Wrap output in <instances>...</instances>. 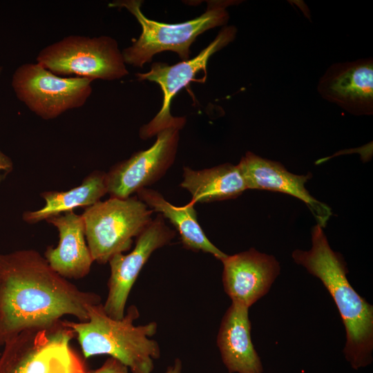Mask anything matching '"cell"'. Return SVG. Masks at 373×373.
I'll return each mask as SVG.
<instances>
[{"instance_id": "cell-1", "label": "cell", "mask_w": 373, "mask_h": 373, "mask_svg": "<svg viewBox=\"0 0 373 373\" xmlns=\"http://www.w3.org/2000/svg\"><path fill=\"white\" fill-rule=\"evenodd\" d=\"M99 294L79 289L37 251L0 254V345L20 332L53 326L66 315L88 319Z\"/></svg>"}, {"instance_id": "cell-2", "label": "cell", "mask_w": 373, "mask_h": 373, "mask_svg": "<svg viewBox=\"0 0 373 373\" xmlns=\"http://www.w3.org/2000/svg\"><path fill=\"white\" fill-rule=\"evenodd\" d=\"M312 248L292 252L294 262L323 283L333 298L346 330L343 353L352 367L371 364L373 350V307L352 287L342 256L334 251L318 224L312 229Z\"/></svg>"}, {"instance_id": "cell-3", "label": "cell", "mask_w": 373, "mask_h": 373, "mask_svg": "<svg viewBox=\"0 0 373 373\" xmlns=\"http://www.w3.org/2000/svg\"><path fill=\"white\" fill-rule=\"evenodd\" d=\"M139 316L137 307L131 305L122 318H113L101 303L88 307L86 321H63L77 336L85 358L107 354L121 361L132 373H153L154 361L161 353L158 343L151 338L157 324L151 321L135 325Z\"/></svg>"}, {"instance_id": "cell-4", "label": "cell", "mask_w": 373, "mask_h": 373, "mask_svg": "<svg viewBox=\"0 0 373 373\" xmlns=\"http://www.w3.org/2000/svg\"><path fill=\"white\" fill-rule=\"evenodd\" d=\"M233 2L209 1L206 11L200 16L178 23H161L146 17L141 10L142 1L140 0L111 3V7L128 10L142 27L138 39L122 51L126 64L141 68L151 62L155 55L167 50L176 52L182 61L189 59L191 45L200 35L227 23L229 15L227 7Z\"/></svg>"}, {"instance_id": "cell-5", "label": "cell", "mask_w": 373, "mask_h": 373, "mask_svg": "<svg viewBox=\"0 0 373 373\" xmlns=\"http://www.w3.org/2000/svg\"><path fill=\"white\" fill-rule=\"evenodd\" d=\"M63 321L24 330L7 341L0 353V373H86L70 346L75 336Z\"/></svg>"}, {"instance_id": "cell-6", "label": "cell", "mask_w": 373, "mask_h": 373, "mask_svg": "<svg viewBox=\"0 0 373 373\" xmlns=\"http://www.w3.org/2000/svg\"><path fill=\"white\" fill-rule=\"evenodd\" d=\"M153 211L137 196L110 198L86 207L82 214L85 236L94 262L104 265L128 251L152 221Z\"/></svg>"}, {"instance_id": "cell-7", "label": "cell", "mask_w": 373, "mask_h": 373, "mask_svg": "<svg viewBox=\"0 0 373 373\" xmlns=\"http://www.w3.org/2000/svg\"><path fill=\"white\" fill-rule=\"evenodd\" d=\"M37 63L64 77L113 81L128 74L117 42L109 36H67L43 48Z\"/></svg>"}, {"instance_id": "cell-8", "label": "cell", "mask_w": 373, "mask_h": 373, "mask_svg": "<svg viewBox=\"0 0 373 373\" xmlns=\"http://www.w3.org/2000/svg\"><path fill=\"white\" fill-rule=\"evenodd\" d=\"M93 81L60 77L37 63H27L14 72L12 87L32 112L44 119H52L82 106L92 93Z\"/></svg>"}, {"instance_id": "cell-9", "label": "cell", "mask_w": 373, "mask_h": 373, "mask_svg": "<svg viewBox=\"0 0 373 373\" xmlns=\"http://www.w3.org/2000/svg\"><path fill=\"white\" fill-rule=\"evenodd\" d=\"M237 29L233 26L224 27L205 48L192 59L181 61L173 65L155 62L145 73H136L139 81L148 80L160 85L163 101L157 114L140 130L143 140L151 138L168 128L181 130L186 124L184 117H174L171 114V103L173 97L191 82L196 80L195 76L200 71L207 74L206 66L212 55L233 41Z\"/></svg>"}, {"instance_id": "cell-10", "label": "cell", "mask_w": 373, "mask_h": 373, "mask_svg": "<svg viewBox=\"0 0 373 373\" xmlns=\"http://www.w3.org/2000/svg\"><path fill=\"white\" fill-rule=\"evenodd\" d=\"M180 131L173 127L162 130L149 149L113 166L106 173L110 198H129L160 180L175 160Z\"/></svg>"}, {"instance_id": "cell-11", "label": "cell", "mask_w": 373, "mask_h": 373, "mask_svg": "<svg viewBox=\"0 0 373 373\" xmlns=\"http://www.w3.org/2000/svg\"><path fill=\"white\" fill-rule=\"evenodd\" d=\"M175 236V231L158 213L136 238L135 246L130 253L117 254L109 260L108 294L102 303L107 315L115 319L123 318L128 296L142 267L155 250L169 245Z\"/></svg>"}, {"instance_id": "cell-12", "label": "cell", "mask_w": 373, "mask_h": 373, "mask_svg": "<svg viewBox=\"0 0 373 373\" xmlns=\"http://www.w3.org/2000/svg\"><path fill=\"white\" fill-rule=\"evenodd\" d=\"M223 264L225 293L236 303L248 308L269 291L280 273V265L271 255L254 248L229 256Z\"/></svg>"}, {"instance_id": "cell-13", "label": "cell", "mask_w": 373, "mask_h": 373, "mask_svg": "<svg viewBox=\"0 0 373 373\" xmlns=\"http://www.w3.org/2000/svg\"><path fill=\"white\" fill-rule=\"evenodd\" d=\"M246 183L247 189L266 190L292 195L307 206L322 228L326 227L332 216L329 207L309 194L305 183L312 174L296 175L288 171L276 161L262 158L252 152L245 153L237 164Z\"/></svg>"}, {"instance_id": "cell-14", "label": "cell", "mask_w": 373, "mask_h": 373, "mask_svg": "<svg viewBox=\"0 0 373 373\" xmlns=\"http://www.w3.org/2000/svg\"><path fill=\"white\" fill-rule=\"evenodd\" d=\"M326 100L354 115L373 113V61L363 58L327 68L318 84Z\"/></svg>"}, {"instance_id": "cell-15", "label": "cell", "mask_w": 373, "mask_h": 373, "mask_svg": "<svg viewBox=\"0 0 373 373\" xmlns=\"http://www.w3.org/2000/svg\"><path fill=\"white\" fill-rule=\"evenodd\" d=\"M59 232L57 247H47L44 258L49 265L66 279L86 276L94 260L87 245L83 217L73 211L46 220Z\"/></svg>"}, {"instance_id": "cell-16", "label": "cell", "mask_w": 373, "mask_h": 373, "mask_svg": "<svg viewBox=\"0 0 373 373\" xmlns=\"http://www.w3.org/2000/svg\"><path fill=\"white\" fill-rule=\"evenodd\" d=\"M217 345L229 373H262L263 367L251 338L249 308L231 303L219 328Z\"/></svg>"}, {"instance_id": "cell-17", "label": "cell", "mask_w": 373, "mask_h": 373, "mask_svg": "<svg viewBox=\"0 0 373 373\" xmlns=\"http://www.w3.org/2000/svg\"><path fill=\"white\" fill-rule=\"evenodd\" d=\"M136 193L153 212L159 213L170 221L185 249L210 254L220 261L227 256L207 237L198 221L194 204L191 201L184 206L177 207L166 200L160 192L151 189L144 188Z\"/></svg>"}, {"instance_id": "cell-18", "label": "cell", "mask_w": 373, "mask_h": 373, "mask_svg": "<svg viewBox=\"0 0 373 373\" xmlns=\"http://www.w3.org/2000/svg\"><path fill=\"white\" fill-rule=\"evenodd\" d=\"M180 186L191 193L194 204L234 199L247 189L237 164L231 163L201 170L184 166Z\"/></svg>"}, {"instance_id": "cell-19", "label": "cell", "mask_w": 373, "mask_h": 373, "mask_svg": "<svg viewBox=\"0 0 373 373\" xmlns=\"http://www.w3.org/2000/svg\"><path fill=\"white\" fill-rule=\"evenodd\" d=\"M106 193V173L95 170L80 185L68 191L42 192L41 196L45 200V205L36 211H25L22 218L29 224H35L78 207L93 205Z\"/></svg>"}, {"instance_id": "cell-20", "label": "cell", "mask_w": 373, "mask_h": 373, "mask_svg": "<svg viewBox=\"0 0 373 373\" xmlns=\"http://www.w3.org/2000/svg\"><path fill=\"white\" fill-rule=\"evenodd\" d=\"M128 370L121 361L110 356L101 367L87 373H129Z\"/></svg>"}, {"instance_id": "cell-21", "label": "cell", "mask_w": 373, "mask_h": 373, "mask_svg": "<svg viewBox=\"0 0 373 373\" xmlns=\"http://www.w3.org/2000/svg\"><path fill=\"white\" fill-rule=\"evenodd\" d=\"M1 72V68H0V74ZM13 164L11 159L5 155L0 150V171H4L6 173L12 171Z\"/></svg>"}, {"instance_id": "cell-22", "label": "cell", "mask_w": 373, "mask_h": 373, "mask_svg": "<svg viewBox=\"0 0 373 373\" xmlns=\"http://www.w3.org/2000/svg\"><path fill=\"white\" fill-rule=\"evenodd\" d=\"M164 373H182V364L180 358H175L173 365H169Z\"/></svg>"}, {"instance_id": "cell-23", "label": "cell", "mask_w": 373, "mask_h": 373, "mask_svg": "<svg viewBox=\"0 0 373 373\" xmlns=\"http://www.w3.org/2000/svg\"><path fill=\"white\" fill-rule=\"evenodd\" d=\"M88 372V371H87ZM87 373V372H86Z\"/></svg>"}]
</instances>
